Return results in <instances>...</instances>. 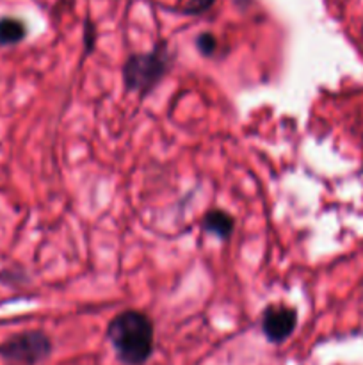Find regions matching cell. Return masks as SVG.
Returning a JSON list of instances; mask_svg holds the SVG:
<instances>
[{
	"label": "cell",
	"mask_w": 363,
	"mask_h": 365,
	"mask_svg": "<svg viewBox=\"0 0 363 365\" xmlns=\"http://www.w3.org/2000/svg\"><path fill=\"white\" fill-rule=\"evenodd\" d=\"M214 2H216V0H189V2L185 4L184 9H182V13L184 14H201V13H205V11H209L210 7L214 6Z\"/></svg>",
	"instance_id": "cell-8"
},
{
	"label": "cell",
	"mask_w": 363,
	"mask_h": 365,
	"mask_svg": "<svg viewBox=\"0 0 363 365\" xmlns=\"http://www.w3.org/2000/svg\"><path fill=\"white\" fill-rule=\"evenodd\" d=\"M153 323L139 310L117 314L107 328V339L117 359L127 365H142L153 353Z\"/></svg>",
	"instance_id": "cell-1"
},
{
	"label": "cell",
	"mask_w": 363,
	"mask_h": 365,
	"mask_svg": "<svg viewBox=\"0 0 363 365\" xmlns=\"http://www.w3.org/2000/svg\"><path fill=\"white\" fill-rule=\"evenodd\" d=\"M85 43H88V50H91V43H93V27H91V24H88V27H85Z\"/></svg>",
	"instance_id": "cell-9"
},
{
	"label": "cell",
	"mask_w": 363,
	"mask_h": 365,
	"mask_svg": "<svg viewBox=\"0 0 363 365\" xmlns=\"http://www.w3.org/2000/svg\"><path fill=\"white\" fill-rule=\"evenodd\" d=\"M173 53L166 41H160L149 52L132 53L123 64V82L128 91L146 96L169 71Z\"/></svg>",
	"instance_id": "cell-2"
},
{
	"label": "cell",
	"mask_w": 363,
	"mask_h": 365,
	"mask_svg": "<svg viewBox=\"0 0 363 365\" xmlns=\"http://www.w3.org/2000/svg\"><path fill=\"white\" fill-rule=\"evenodd\" d=\"M298 324V312L283 305H270L263 310L262 331L273 344L287 341L295 330Z\"/></svg>",
	"instance_id": "cell-4"
},
{
	"label": "cell",
	"mask_w": 363,
	"mask_h": 365,
	"mask_svg": "<svg viewBox=\"0 0 363 365\" xmlns=\"http://www.w3.org/2000/svg\"><path fill=\"white\" fill-rule=\"evenodd\" d=\"M52 353V342L43 331H21L0 344V356L9 364L36 365Z\"/></svg>",
	"instance_id": "cell-3"
},
{
	"label": "cell",
	"mask_w": 363,
	"mask_h": 365,
	"mask_svg": "<svg viewBox=\"0 0 363 365\" xmlns=\"http://www.w3.org/2000/svg\"><path fill=\"white\" fill-rule=\"evenodd\" d=\"M196 46H198V50L205 57H212L217 50L216 36L210 34V32H201L198 36V39H196Z\"/></svg>",
	"instance_id": "cell-7"
},
{
	"label": "cell",
	"mask_w": 363,
	"mask_h": 365,
	"mask_svg": "<svg viewBox=\"0 0 363 365\" xmlns=\"http://www.w3.org/2000/svg\"><path fill=\"white\" fill-rule=\"evenodd\" d=\"M27 36V27L20 18H0V46H13L21 43Z\"/></svg>",
	"instance_id": "cell-6"
},
{
	"label": "cell",
	"mask_w": 363,
	"mask_h": 365,
	"mask_svg": "<svg viewBox=\"0 0 363 365\" xmlns=\"http://www.w3.org/2000/svg\"><path fill=\"white\" fill-rule=\"evenodd\" d=\"M203 227H205L206 232L217 235L219 239H228L233 234L235 220L226 210L214 209L205 214V217H203Z\"/></svg>",
	"instance_id": "cell-5"
}]
</instances>
